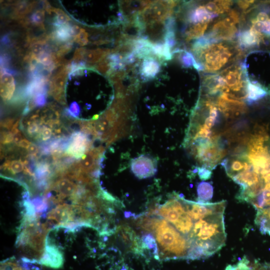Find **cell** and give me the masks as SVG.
Here are the masks:
<instances>
[{"mask_svg":"<svg viewBox=\"0 0 270 270\" xmlns=\"http://www.w3.org/2000/svg\"><path fill=\"white\" fill-rule=\"evenodd\" d=\"M263 38V35L251 28L240 34L239 40L241 46L247 48L258 45Z\"/></svg>","mask_w":270,"mask_h":270,"instance_id":"9a60e30c","label":"cell"},{"mask_svg":"<svg viewBox=\"0 0 270 270\" xmlns=\"http://www.w3.org/2000/svg\"><path fill=\"white\" fill-rule=\"evenodd\" d=\"M209 23V22H200L191 26L186 32V40H190L202 36Z\"/></svg>","mask_w":270,"mask_h":270,"instance_id":"44dd1931","label":"cell"},{"mask_svg":"<svg viewBox=\"0 0 270 270\" xmlns=\"http://www.w3.org/2000/svg\"><path fill=\"white\" fill-rule=\"evenodd\" d=\"M198 172L200 178L202 180H208L212 176V170L203 166L198 167Z\"/></svg>","mask_w":270,"mask_h":270,"instance_id":"83f0119b","label":"cell"},{"mask_svg":"<svg viewBox=\"0 0 270 270\" xmlns=\"http://www.w3.org/2000/svg\"><path fill=\"white\" fill-rule=\"evenodd\" d=\"M267 94V91L264 86L256 82L248 80L247 84V100L249 103L256 102L264 98Z\"/></svg>","mask_w":270,"mask_h":270,"instance_id":"4fadbf2b","label":"cell"},{"mask_svg":"<svg viewBox=\"0 0 270 270\" xmlns=\"http://www.w3.org/2000/svg\"><path fill=\"white\" fill-rule=\"evenodd\" d=\"M253 0H240L238 2L239 6L243 10L247 9L253 2Z\"/></svg>","mask_w":270,"mask_h":270,"instance_id":"d6a6232c","label":"cell"},{"mask_svg":"<svg viewBox=\"0 0 270 270\" xmlns=\"http://www.w3.org/2000/svg\"><path fill=\"white\" fill-rule=\"evenodd\" d=\"M232 4L230 0H215L208 2L204 6L209 12L218 14L228 11Z\"/></svg>","mask_w":270,"mask_h":270,"instance_id":"d6986e66","label":"cell"},{"mask_svg":"<svg viewBox=\"0 0 270 270\" xmlns=\"http://www.w3.org/2000/svg\"><path fill=\"white\" fill-rule=\"evenodd\" d=\"M216 14L209 12L204 6H200L192 10L189 15V20L192 23L210 22Z\"/></svg>","mask_w":270,"mask_h":270,"instance_id":"2e32d148","label":"cell"},{"mask_svg":"<svg viewBox=\"0 0 270 270\" xmlns=\"http://www.w3.org/2000/svg\"><path fill=\"white\" fill-rule=\"evenodd\" d=\"M4 167L6 169L7 168L12 174H20L23 170L26 171V168H24V164L20 160H14L10 162H6Z\"/></svg>","mask_w":270,"mask_h":270,"instance_id":"7402d4cb","label":"cell"},{"mask_svg":"<svg viewBox=\"0 0 270 270\" xmlns=\"http://www.w3.org/2000/svg\"><path fill=\"white\" fill-rule=\"evenodd\" d=\"M90 140L86 134L79 132H74L70 136L66 154L76 158H82L88 149Z\"/></svg>","mask_w":270,"mask_h":270,"instance_id":"9c48e42d","label":"cell"},{"mask_svg":"<svg viewBox=\"0 0 270 270\" xmlns=\"http://www.w3.org/2000/svg\"><path fill=\"white\" fill-rule=\"evenodd\" d=\"M264 34L270 36V19L266 22H263L262 34Z\"/></svg>","mask_w":270,"mask_h":270,"instance_id":"4dcf8cb0","label":"cell"},{"mask_svg":"<svg viewBox=\"0 0 270 270\" xmlns=\"http://www.w3.org/2000/svg\"><path fill=\"white\" fill-rule=\"evenodd\" d=\"M160 65L158 62L152 58H145L140 68V73L143 78L150 80L158 73Z\"/></svg>","mask_w":270,"mask_h":270,"instance_id":"7c38bea8","label":"cell"},{"mask_svg":"<svg viewBox=\"0 0 270 270\" xmlns=\"http://www.w3.org/2000/svg\"><path fill=\"white\" fill-rule=\"evenodd\" d=\"M251 204L258 210L270 207V182L265 184L262 192Z\"/></svg>","mask_w":270,"mask_h":270,"instance_id":"e0dca14e","label":"cell"},{"mask_svg":"<svg viewBox=\"0 0 270 270\" xmlns=\"http://www.w3.org/2000/svg\"><path fill=\"white\" fill-rule=\"evenodd\" d=\"M34 101L35 106H42L46 102L45 94H40L34 96Z\"/></svg>","mask_w":270,"mask_h":270,"instance_id":"f1b7e54d","label":"cell"},{"mask_svg":"<svg viewBox=\"0 0 270 270\" xmlns=\"http://www.w3.org/2000/svg\"><path fill=\"white\" fill-rule=\"evenodd\" d=\"M88 34L84 29H80V32L74 36L75 42L81 46H84L88 42Z\"/></svg>","mask_w":270,"mask_h":270,"instance_id":"484cf974","label":"cell"},{"mask_svg":"<svg viewBox=\"0 0 270 270\" xmlns=\"http://www.w3.org/2000/svg\"><path fill=\"white\" fill-rule=\"evenodd\" d=\"M238 13L232 10L228 16L216 22L212 26L209 36L212 39L230 40L236 32V24L239 22Z\"/></svg>","mask_w":270,"mask_h":270,"instance_id":"5b68a950","label":"cell"},{"mask_svg":"<svg viewBox=\"0 0 270 270\" xmlns=\"http://www.w3.org/2000/svg\"><path fill=\"white\" fill-rule=\"evenodd\" d=\"M28 154L30 155H36L38 153V148L34 144L31 143L29 147L27 148Z\"/></svg>","mask_w":270,"mask_h":270,"instance_id":"836d02e7","label":"cell"},{"mask_svg":"<svg viewBox=\"0 0 270 270\" xmlns=\"http://www.w3.org/2000/svg\"><path fill=\"white\" fill-rule=\"evenodd\" d=\"M197 192L200 202H206L212 198L213 187L210 183L202 182L198 184Z\"/></svg>","mask_w":270,"mask_h":270,"instance_id":"ffe728a7","label":"cell"},{"mask_svg":"<svg viewBox=\"0 0 270 270\" xmlns=\"http://www.w3.org/2000/svg\"><path fill=\"white\" fill-rule=\"evenodd\" d=\"M130 168L132 172L138 178H148L156 174L157 170L156 162L150 156L141 155L132 160Z\"/></svg>","mask_w":270,"mask_h":270,"instance_id":"52a82bcc","label":"cell"},{"mask_svg":"<svg viewBox=\"0 0 270 270\" xmlns=\"http://www.w3.org/2000/svg\"><path fill=\"white\" fill-rule=\"evenodd\" d=\"M215 104L218 110L228 120L237 118L247 111L246 106L243 102L232 99L226 94H222Z\"/></svg>","mask_w":270,"mask_h":270,"instance_id":"8992f818","label":"cell"},{"mask_svg":"<svg viewBox=\"0 0 270 270\" xmlns=\"http://www.w3.org/2000/svg\"><path fill=\"white\" fill-rule=\"evenodd\" d=\"M34 263L26 258L21 262L12 257L0 262V270H38L37 267L32 266Z\"/></svg>","mask_w":270,"mask_h":270,"instance_id":"8fae6325","label":"cell"},{"mask_svg":"<svg viewBox=\"0 0 270 270\" xmlns=\"http://www.w3.org/2000/svg\"><path fill=\"white\" fill-rule=\"evenodd\" d=\"M226 270H255L250 266L248 260L245 258L240 260L236 264L228 266Z\"/></svg>","mask_w":270,"mask_h":270,"instance_id":"603a6c76","label":"cell"},{"mask_svg":"<svg viewBox=\"0 0 270 270\" xmlns=\"http://www.w3.org/2000/svg\"><path fill=\"white\" fill-rule=\"evenodd\" d=\"M142 242L148 249H153L154 254L158 256V248L153 236L148 234L142 236Z\"/></svg>","mask_w":270,"mask_h":270,"instance_id":"cb8c5ba5","label":"cell"},{"mask_svg":"<svg viewBox=\"0 0 270 270\" xmlns=\"http://www.w3.org/2000/svg\"><path fill=\"white\" fill-rule=\"evenodd\" d=\"M220 76L225 85L222 94L238 100L246 98L248 80L244 78V69L240 66H230L224 70Z\"/></svg>","mask_w":270,"mask_h":270,"instance_id":"3957f363","label":"cell"},{"mask_svg":"<svg viewBox=\"0 0 270 270\" xmlns=\"http://www.w3.org/2000/svg\"><path fill=\"white\" fill-rule=\"evenodd\" d=\"M30 144L31 142L27 139L24 138L18 144V146L27 149Z\"/></svg>","mask_w":270,"mask_h":270,"instance_id":"e575fe53","label":"cell"},{"mask_svg":"<svg viewBox=\"0 0 270 270\" xmlns=\"http://www.w3.org/2000/svg\"><path fill=\"white\" fill-rule=\"evenodd\" d=\"M32 20L36 26L44 28L42 22L44 19V12L43 10H38L36 11L32 16Z\"/></svg>","mask_w":270,"mask_h":270,"instance_id":"d4e9b609","label":"cell"},{"mask_svg":"<svg viewBox=\"0 0 270 270\" xmlns=\"http://www.w3.org/2000/svg\"><path fill=\"white\" fill-rule=\"evenodd\" d=\"M110 52L109 49L97 48L86 50L84 55V60L89 64H94L104 58L106 55Z\"/></svg>","mask_w":270,"mask_h":270,"instance_id":"ac0fdd59","label":"cell"},{"mask_svg":"<svg viewBox=\"0 0 270 270\" xmlns=\"http://www.w3.org/2000/svg\"><path fill=\"white\" fill-rule=\"evenodd\" d=\"M0 82V86H8L14 83V78L10 74L3 72L1 74Z\"/></svg>","mask_w":270,"mask_h":270,"instance_id":"4316f807","label":"cell"},{"mask_svg":"<svg viewBox=\"0 0 270 270\" xmlns=\"http://www.w3.org/2000/svg\"><path fill=\"white\" fill-rule=\"evenodd\" d=\"M174 2L156 1L141 10L136 18V22L142 30L146 25L156 22H162L172 14Z\"/></svg>","mask_w":270,"mask_h":270,"instance_id":"277c9868","label":"cell"},{"mask_svg":"<svg viewBox=\"0 0 270 270\" xmlns=\"http://www.w3.org/2000/svg\"><path fill=\"white\" fill-rule=\"evenodd\" d=\"M268 19L269 18L268 14L265 12H259L257 15L256 20L260 22H266Z\"/></svg>","mask_w":270,"mask_h":270,"instance_id":"1f68e13d","label":"cell"},{"mask_svg":"<svg viewBox=\"0 0 270 270\" xmlns=\"http://www.w3.org/2000/svg\"><path fill=\"white\" fill-rule=\"evenodd\" d=\"M221 165L224 168L228 176L232 178L239 173L252 167L248 160L245 151L234 154L232 156L224 159Z\"/></svg>","mask_w":270,"mask_h":270,"instance_id":"ba28073f","label":"cell"},{"mask_svg":"<svg viewBox=\"0 0 270 270\" xmlns=\"http://www.w3.org/2000/svg\"><path fill=\"white\" fill-rule=\"evenodd\" d=\"M210 42L208 38L198 40L194 42L193 50L204 70L213 72L228 64L234 53L228 44L222 42L210 44Z\"/></svg>","mask_w":270,"mask_h":270,"instance_id":"6da1fadb","label":"cell"},{"mask_svg":"<svg viewBox=\"0 0 270 270\" xmlns=\"http://www.w3.org/2000/svg\"><path fill=\"white\" fill-rule=\"evenodd\" d=\"M38 264L51 268H58L63 265L64 256L57 247L48 244L46 241L44 252Z\"/></svg>","mask_w":270,"mask_h":270,"instance_id":"30bf717a","label":"cell"},{"mask_svg":"<svg viewBox=\"0 0 270 270\" xmlns=\"http://www.w3.org/2000/svg\"><path fill=\"white\" fill-rule=\"evenodd\" d=\"M14 140V134L12 132H2L1 142L2 144L10 143Z\"/></svg>","mask_w":270,"mask_h":270,"instance_id":"f546056e","label":"cell"},{"mask_svg":"<svg viewBox=\"0 0 270 270\" xmlns=\"http://www.w3.org/2000/svg\"><path fill=\"white\" fill-rule=\"evenodd\" d=\"M22 136L20 132H18L14 134V142L17 145L22 140Z\"/></svg>","mask_w":270,"mask_h":270,"instance_id":"d590c367","label":"cell"},{"mask_svg":"<svg viewBox=\"0 0 270 270\" xmlns=\"http://www.w3.org/2000/svg\"><path fill=\"white\" fill-rule=\"evenodd\" d=\"M255 222L262 232L270 234V207L258 210Z\"/></svg>","mask_w":270,"mask_h":270,"instance_id":"5bb4252c","label":"cell"},{"mask_svg":"<svg viewBox=\"0 0 270 270\" xmlns=\"http://www.w3.org/2000/svg\"><path fill=\"white\" fill-rule=\"evenodd\" d=\"M156 238L170 258H188L190 246L186 238L165 220L158 221Z\"/></svg>","mask_w":270,"mask_h":270,"instance_id":"7a4b0ae2","label":"cell"}]
</instances>
